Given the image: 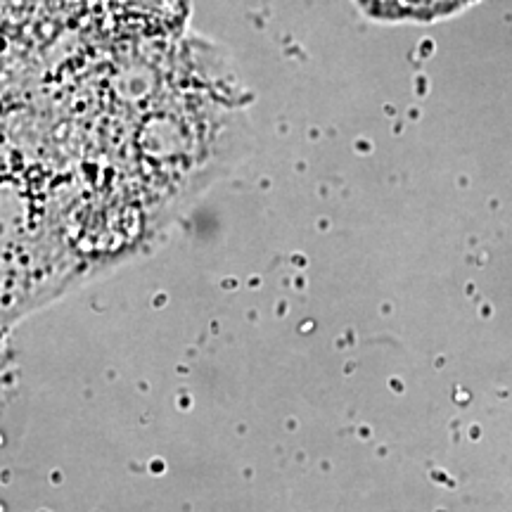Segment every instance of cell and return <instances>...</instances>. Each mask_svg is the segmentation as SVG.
<instances>
[{"label":"cell","mask_w":512,"mask_h":512,"mask_svg":"<svg viewBox=\"0 0 512 512\" xmlns=\"http://www.w3.org/2000/svg\"><path fill=\"white\" fill-rule=\"evenodd\" d=\"M361 8L377 19H437L465 8L472 0H358Z\"/></svg>","instance_id":"cell-1"}]
</instances>
